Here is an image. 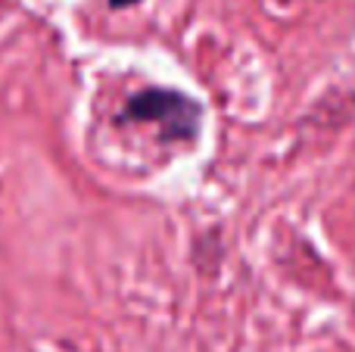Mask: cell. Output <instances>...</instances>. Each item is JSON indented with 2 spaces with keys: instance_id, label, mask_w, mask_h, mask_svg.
<instances>
[{
  "instance_id": "2",
  "label": "cell",
  "mask_w": 355,
  "mask_h": 352,
  "mask_svg": "<svg viewBox=\"0 0 355 352\" xmlns=\"http://www.w3.org/2000/svg\"><path fill=\"white\" fill-rule=\"evenodd\" d=\"M131 3H141V0H110L112 10H122V6H131Z\"/></svg>"
},
{
  "instance_id": "1",
  "label": "cell",
  "mask_w": 355,
  "mask_h": 352,
  "mask_svg": "<svg viewBox=\"0 0 355 352\" xmlns=\"http://www.w3.org/2000/svg\"><path fill=\"white\" fill-rule=\"evenodd\" d=\"M119 122L153 125L162 141H193L200 134L202 109L187 94L168 91V87H147L128 97V103L119 112Z\"/></svg>"
}]
</instances>
